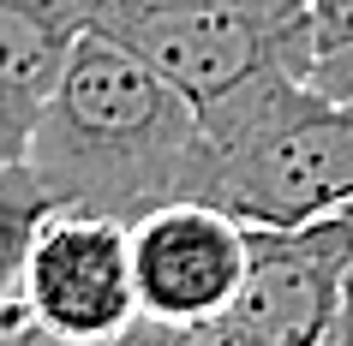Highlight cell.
I'll use <instances>...</instances> for the list:
<instances>
[{
  "mask_svg": "<svg viewBox=\"0 0 353 346\" xmlns=\"http://www.w3.org/2000/svg\"><path fill=\"white\" fill-rule=\"evenodd\" d=\"M54 209H60L54 191L42 185V173L30 162L0 167V305H12V292L24 281V263H30V251H37V239Z\"/></svg>",
  "mask_w": 353,
  "mask_h": 346,
  "instance_id": "8",
  "label": "cell"
},
{
  "mask_svg": "<svg viewBox=\"0 0 353 346\" xmlns=\"http://www.w3.org/2000/svg\"><path fill=\"white\" fill-rule=\"evenodd\" d=\"M341 215H347V221H353V203H347V209H341Z\"/></svg>",
  "mask_w": 353,
  "mask_h": 346,
  "instance_id": "14",
  "label": "cell"
},
{
  "mask_svg": "<svg viewBox=\"0 0 353 346\" xmlns=\"http://www.w3.org/2000/svg\"><path fill=\"white\" fill-rule=\"evenodd\" d=\"M353 305V221L252 227L245 287L228 310L252 346H341Z\"/></svg>",
  "mask_w": 353,
  "mask_h": 346,
  "instance_id": "5",
  "label": "cell"
},
{
  "mask_svg": "<svg viewBox=\"0 0 353 346\" xmlns=\"http://www.w3.org/2000/svg\"><path fill=\"white\" fill-rule=\"evenodd\" d=\"M341 346H353V305H347V328H341Z\"/></svg>",
  "mask_w": 353,
  "mask_h": 346,
  "instance_id": "13",
  "label": "cell"
},
{
  "mask_svg": "<svg viewBox=\"0 0 353 346\" xmlns=\"http://www.w3.org/2000/svg\"><path fill=\"white\" fill-rule=\"evenodd\" d=\"M132 346H252L240 328L228 323H138L132 328Z\"/></svg>",
  "mask_w": 353,
  "mask_h": 346,
  "instance_id": "10",
  "label": "cell"
},
{
  "mask_svg": "<svg viewBox=\"0 0 353 346\" xmlns=\"http://www.w3.org/2000/svg\"><path fill=\"white\" fill-rule=\"evenodd\" d=\"M144 323L132 227L114 215L54 209L24 263L12 305H0L6 346H120Z\"/></svg>",
  "mask_w": 353,
  "mask_h": 346,
  "instance_id": "4",
  "label": "cell"
},
{
  "mask_svg": "<svg viewBox=\"0 0 353 346\" xmlns=\"http://www.w3.org/2000/svg\"><path fill=\"white\" fill-rule=\"evenodd\" d=\"M228 6H258V12H281V19H305L299 0H228Z\"/></svg>",
  "mask_w": 353,
  "mask_h": 346,
  "instance_id": "12",
  "label": "cell"
},
{
  "mask_svg": "<svg viewBox=\"0 0 353 346\" xmlns=\"http://www.w3.org/2000/svg\"><path fill=\"white\" fill-rule=\"evenodd\" d=\"M299 12H305V30H312V60L353 48V0H299Z\"/></svg>",
  "mask_w": 353,
  "mask_h": 346,
  "instance_id": "11",
  "label": "cell"
},
{
  "mask_svg": "<svg viewBox=\"0 0 353 346\" xmlns=\"http://www.w3.org/2000/svg\"><path fill=\"white\" fill-rule=\"evenodd\" d=\"M90 6L96 0H0V78L48 102L90 36Z\"/></svg>",
  "mask_w": 353,
  "mask_h": 346,
  "instance_id": "7",
  "label": "cell"
},
{
  "mask_svg": "<svg viewBox=\"0 0 353 346\" xmlns=\"http://www.w3.org/2000/svg\"><path fill=\"white\" fill-rule=\"evenodd\" d=\"M30 167L60 209L114 215L132 227L150 209L204 197L210 131L204 113L156 66L90 30L42 108Z\"/></svg>",
  "mask_w": 353,
  "mask_h": 346,
  "instance_id": "1",
  "label": "cell"
},
{
  "mask_svg": "<svg viewBox=\"0 0 353 346\" xmlns=\"http://www.w3.org/2000/svg\"><path fill=\"white\" fill-rule=\"evenodd\" d=\"M90 30L114 36L144 66H156L204 120L240 102L270 72L305 78L312 66L305 19L228 6V0H96Z\"/></svg>",
  "mask_w": 353,
  "mask_h": 346,
  "instance_id": "3",
  "label": "cell"
},
{
  "mask_svg": "<svg viewBox=\"0 0 353 346\" xmlns=\"http://www.w3.org/2000/svg\"><path fill=\"white\" fill-rule=\"evenodd\" d=\"M42 96L19 90V84H6L0 78V167L12 162H30V149H37V131H42Z\"/></svg>",
  "mask_w": 353,
  "mask_h": 346,
  "instance_id": "9",
  "label": "cell"
},
{
  "mask_svg": "<svg viewBox=\"0 0 353 346\" xmlns=\"http://www.w3.org/2000/svg\"><path fill=\"white\" fill-rule=\"evenodd\" d=\"M252 227L216 203H168L132 221V269L144 323H222L245 287Z\"/></svg>",
  "mask_w": 353,
  "mask_h": 346,
  "instance_id": "6",
  "label": "cell"
},
{
  "mask_svg": "<svg viewBox=\"0 0 353 346\" xmlns=\"http://www.w3.org/2000/svg\"><path fill=\"white\" fill-rule=\"evenodd\" d=\"M204 197L245 227H305L353 203V102L312 90L299 72L263 84L204 120Z\"/></svg>",
  "mask_w": 353,
  "mask_h": 346,
  "instance_id": "2",
  "label": "cell"
}]
</instances>
